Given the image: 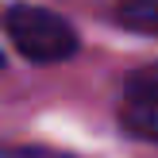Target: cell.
I'll return each mask as SVG.
<instances>
[{"mask_svg": "<svg viewBox=\"0 0 158 158\" xmlns=\"http://www.w3.org/2000/svg\"><path fill=\"white\" fill-rule=\"evenodd\" d=\"M4 23H8L15 50L27 62H66L77 50V31L58 12H46V8H35V4H15V8H8Z\"/></svg>", "mask_w": 158, "mask_h": 158, "instance_id": "6da1fadb", "label": "cell"}, {"mask_svg": "<svg viewBox=\"0 0 158 158\" xmlns=\"http://www.w3.org/2000/svg\"><path fill=\"white\" fill-rule=\"evenodd\" d=\"M0 66H4V54H0Z\"/></svg>", "mask_w": 158, "mask_h": 158, "instance_id": "5b68a950", "label": "cell"}, {"mask_svg": "<svg viewBox=\"0 0 158 158\" xmlns=\"http://www.w3.org/2000/svg\"><path fill=\"white\" fill-rule=\"evenodd\" d=\"M127 100L131 104H158V62L127 73Z\"/></svg>", "mask_w": 158, "mask_h": 158, "instance_id": "3957f363", "label": "cell"}, {"mask_svg": "<svg viewBox=\"0 0 158 158\" xmlns=\"http://www.w3.org/2000/svg\"><path fill=\"white\" fill-rule=\"evenodd\" d=\"M116 19L127 31L139 35H158V0H120Z\"/></svg>", "mask_w": 158, "mask_h": 158, "instance_id": "7a4b0ae2", "label": "cell"}, {"mask_svg": "<svg viewBox=\"0 0 158 158\" xmlns=\"http://www.w3.org/2000/svg\"><path fill=\"white\" fill-rule=\"evenodd\" d=\"M123 127L158 143V104H127V112H123Z\"/></svg>", "mask_w": 158, "mask_h": 158, "instance_id": "277c9868", "label": "cell"}]
</instances>
